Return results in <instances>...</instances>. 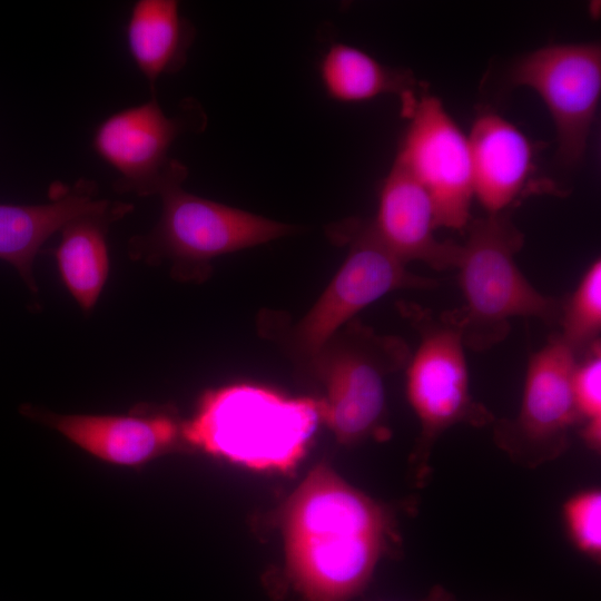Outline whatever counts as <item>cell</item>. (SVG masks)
Wrapping results in <instances>:
<instances>
[{
	"label": "cell",
	"instance_id": "obj_5",
	"mask_svg": "<svg viewBox=\"0 0 601 601\" xmlns=\"http://www.w3.org/2000/svg\"><path fill=\"white\" fill-rule=\"evenodd\" d=\"M161 214L146 234L128 240V256L146 264L170 263L181 280H201L213 259L266 244L296 228L186 191L183 186L159 195Z\"/></svg>",
	"mask_w": 601,
	"mask_h": 601
},
{
	"label": "cell",
	"instance_id": "obj_18",
	"mask_svg": "<svg viewBox=\"0 0 601 601\" xmlns=\"http://www.w3.org/2000/svg\"><path fill=\"white\" fill-rule=\"evenodd\" d=\"M318 72L326 95L341 102H359L383 95L396 96L401 109L422 90L411 70L391 67L359 48L332 43L323 55Z\"/></svg>",
	"mask_w": 601,
	"mask_h": 601
},
{
	"label": "cell",
	"instance_id": "obj_2",
	"mask_svg": "<svg viewBox=\"0 0 601 601\" xmlns=\"http://www.w3.org/2000/svg\"><path fill=\"white\" fill-rule=\"evenodd\" d=\"M321 422L313 397H287L253 384L206 391L184 420L186 450L255 471L289 472Z\"/></svg>",
	"mask_w": 601,
	"mask_h": 601
},
{
	"label": "cell",
	"instance_id": "obj_15",
	"mask_svg": "<svg viewBox=\"0 0 601 601\" xmlns=\"http://www.w3.org/2000/svg\"><path fill=\"white\" fill-rule=\"evenodd\" d=\"M473 194L487 214L504 213L534 170V146L497 112L480 111L467 136Z\"/></svg>",
	"mask_w": 601,
	"mask_h": 601
},
{
	"label": "cell",
	"instance_id": "obj_19",
	"mask_svg": "<svg viewBox=\"0 0 601 601\" xmlns=\"http://www.w3.org/2000/svg\"><path fill=\"white\" fill-rule=\"evenodd\" d=\"M559 337L577 354L594 344L601 328V262L595 259L584 273L571 298L562 307Z\"/></svg>",
	"mask_w": 601,
	"mask_h": 601
},
{
	"label": "cell",
	"instance_id": "obj_14",
	"mask_svg": "<svg viewBox=\"0 0 601 601\" xmlns=\"http://www.w3.org/2000/svg\"><path fill=\"white\" fill-rule=\"evenodd\" d=\"M50 200L35 205L0 204V259L10 264L33 296L39 288L33 263L45 243L69 221L107 208L93 180L79 178L71 186L57 183Z\"/></svg>",
	"mask_w": 601,
	"mask_h": 601
},
{
	"label": "cell",
	"instance_id": "obj_4",
	"mask_svg": "<svg viewBox=\"0 0 601 601\" xmlns=\"http://www.w3.org/2000/svg\"><path fill=\"white\" fill-rule=\"evenodd\" d=\"M413 311L420 345L407 363L406 393L420 434L410 456V470L414 485L422 489L433 473L434 446L446 430L461 423L483 427L494 423L495 417L470 393L457 309L437 317L428 309Z\"/></svg>",
	"mask_w": 601,
	"mask_h": 601
},
{
	"label": "cell",
	"instance_id": "obj_16",
	"mask_svg": "<svg viewBox=\"0 0 601 601\" xmlns=\"http://www.w3.org/2000/svg\"><path fill=\"white\" fill-rule=\"evenodd\" d=\"M134 210L128 203L82 215L60 230L53 255L61 280L83 312L95 308L107 283L110 259L107 235L110 225Z\"/></svg>",
	"mask_w": 601,
	"mask_h": 601
},
{
	"label": "cell",
	"instance_id": "obj_1",
	"mask_svg": "<svg viewBox=\"0 0 601 601\" xmlns=\"http://www.w3.org/2000/svg\"><path fill=\"white\" fill-rule=\"evenodd\" d=\"M393 514L325 463L283 506L284 578L303 601H351L395 541Z\"/></svg>",
	"mask_w": 601,
	"mask_h": 601
},
{
	"label": "cell",
	"instance_id": "obj_13",
	"mask_svg": "<svg viewBox=\"0 0 601 601\" xmlns=\"http://www.w3.org/2000/svg\"><path fill=\"white\" fill-rule=\"evenodd\" d=\"M372 225L385 247L404 264L420 260L436 270L457 265L461 245L436 238L428 194L395 161L381 184Z\"/></svg>",
	"mask_w": 601,
	"mask_h": 601
},
{
	"label": "cell",
	"instance_id": "obj_8",
	"mask_svg": "<svg viewBox=\"0 0 601 601\" xmlns=\"http://www.w3.org/2000/svg\"><path fill=\"white\" fill-rule=\"evenodd\" d=\"M206 116L191 99L168 116L157 95L145 102L110 114L96 127L91 147L117 174L114 188L119 194L140 197L160 195L183 186L187 167L169 156L175 140L187 131L205 128Z\"/></svg>",
	"mask_w": 601,
	"mask_h": 601
},
{
	"label": "cell",
	"instance_id": "obj_11",
	"mask_svg": "<svg viewBox=\"0 0 601 601\" xmlns=\"http://www.w3.org/2000/svg\"><path fill=\"white\" fill-rule=\"evenodd\" d=\"M509 83L534 90L553 120L558 157L568 168L579 166L601 97V47L598 42L550 45L518 59Z\"/></svg>",
	"mask_w": 601,
	"mask_h": 601
},
{
	"label": "cell",
	"instance_id": "obj_10",
	"mask_svg": "<svg viewBox=\"0 0 601 601\" xmlns=\"http://www.w3.org/2000/svg\"><path fill=\"white\" fill-rule=\"evenodd\" d=\"M402 116L408 124L394 161L428 194L436 228H466L474 197L467 136L443 102L425 89L402 110Z\"/></svg>",
	"mask_w": 601,
	"mask_h": 601
},
{
	"label": "cell",
	"instance_id": "obj_17",
	"mask_svg": "<svg viewBox=\"0 0 601 601\" xmlns=\"http://www.w3.org/2000/svg\"><path fill=\"white\" fill-rule=\"evenodd\" d=\"M194 24L176 0H137L130 8L125 38L130 58L156 95L160 77L184 68L194 42Z\"/></svg>",
	"mask_w": 601,
	"mask_h": 601
},
{
	"label": "cell",
	"instance_id": "obj_9",
	"mask_svg": "<svg viewBox=\"0 0 601 601\" xmlns=\"http://www.w3.org/2000/svg\"><path fill=\"white\" fill-rule=\"evenodd\" d=\"M575 353L558 336L531 357L514 418L494 422L493 441L514 464L535 470L563 455L579 425L572 395Z\"/></svg>",
	"mask_w": 601,
	"mask_h": 601
},
{
	"label": "cell",
	"instance_id": "obj_20",
	"mask_svg": "<svg viewBox=\"0 0 601 601\" xmlns=\"http://www.w3.org/2000/svg\"><path fill=\"white\" fill-rule=\"evenodd\" d=\"M572 395L584 444L593 452L601 450V352L600 344L591 346L590 355L575 364L572 374Z\"/></svg>",
	"mask_w": 601,
	"mask_h": 601
},
{
	"label": "cell",
	"instance_id": "obj_21",
	"mask_svg": "<svg viewBox=\"0 0 601 601\" xmlns=\"http://www.w3.org/2000/svg\"><path fill=\"white\" fill-rule=\"evenodd\" d=\"M562 518L573 546L595 563L601 560V490L584 489L569 496Z\"/></svg>",
	"mask_w": 601,
	"mask_h": 601
},
{
	"label": "cell",
	"instance_id": "obj_3",
	"mask_svg": "<svg viewBox=\"0 0 601 601\" xmlns=\"http://www.w3.org/2000/svg\"><path fill=\"white\" fill-rule=\"evenodd\" d=\"M455 268L465 299L457 309L464 346L483 352L501 343L514 317H534L548 325L560 321L561 304L543 295L515 263L524 235L508 214L471 220Z\"/></svg>",
	"mask_w": 601,
	"mask_h": 601
},
{
	"label": "cell",
	"instance_id": "obj_6",
	"mask_svg": "<svg viewBox=\"0 0 601 601\" xmlns=\"http://www.w3.org/2000/svg\"><path fill=\"white\" fill-rule=\"evenodd\" d=\"M406 343L351 321L307 366L323 387L321 422L338 443L351 445L381 428L385 378L407 365Z\"/></svg>",
	"mask_w": 601,
	"mask_h": 601
},
{
	"label": "cell",
	"instance_id": "obj_22",
	"mask_svg": "<svg viewBox=\"0 0 601 601\" xmlns=\"http://www.w3.org/2000/svg\"><path fill=\"white\" fill-rule=\"evenodd\" d=\"M415 601H456V598L446 587L434 584L423 598Z\"/></svg>",
	"mask_w": 601,
	"mask_h": 601
},
{
	"label": "cell",
	"instance_id": "obj_12",
	"mask_svg": "<svg viewBox=\"0 0 601 601\" xmlns=\"http://www.w3.org/2000/svg\"><path fill=\"white\" fill-rule=\"evenodd\" d=\"M20 413L48 426L93 459L140 470L150 462L186 450L183 423L171 410L138 404L126 414H60L32 404Z\"/></svg>",
	"mask_w": 601,
	"mask_h": 601
},
{
	"label": "cell",
	"instance_id": "obj_7",
	"mask_svg": "<svg viewBox=\"0 0 601 601\" xmlns=\"http://www.w3.org/2000/svg\"><path fill=\"white\" fill-rule=\"evenodd\" d=\"M347 256L311 309L292 327L289 347L308 366L328 341L370 304L403 288L428 289L437 280L417 276L376 235L372 221L347 219L328 228Z\"/></svg>",
	"mask_w": 601,
	"mask_h": 601
}]
</instances>
